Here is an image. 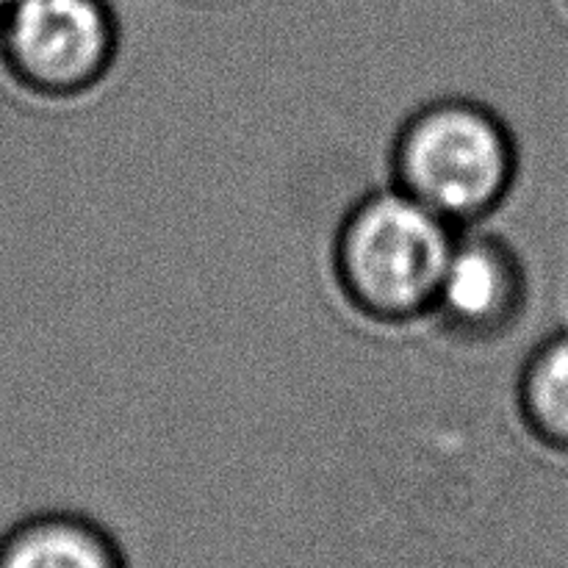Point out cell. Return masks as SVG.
I'll return each mask as SVG.
<instances>
[{
    "instance_id": "7",
    "label": "cell",
    "mask_w": 568,
    "mask_h": 568,
    "mask_svg": "<svg viewBox=\"0 0 568 568\" xmlns=\"http://www.w3.org/2000/svg\"><path fill=\"white\" fill-rule=\"evenodd\" d=\"M11 3H17V0H0V14H3V11H6V9H9V6H11Z\"/></svg>"
},
{
    "instance_id": "3",
    "label": "cell",
    "mask_w": 568,
    "mask_h": 568,
    "mask_svg": "<svg viewBox=\"0 0 568 568\" xmlns=\"http://www.w3.org/2000/svg\"><path fill=\"white\" fill-rule=\"evenodd\" d=\"M120 53L109 0H17L0 14V55L39 103H70L105 81Z\"/></svg>"
},
{
    "instance_id": "5",
    "label": "cell",
    "mask_w": 568,
    "mask_h": 568,
    "mask_svg": "<svg viewBox=\"0 0 568 568\" xmlns=\"http://www.w3.org/2000/svg\"><path fill=\"white\" fill-rule=\"evenodd\" d=\"M0 568H128L116 538L72 510H33L0 530Z\"/></svg>"
},
{
    "instance_id": "1",
    "label": "cell",
    "mask_w": 568,
    "mask_h": 568,
    "mask_svg": "<svg viewBox=\"0 0 568 568\" xmlns=\"http://www.w3.org/2000/svg\"><path fill=\"white\" fill-rule=\"evenodd\" d=\"M519 144L508 122L469 98H442L416 109L392 144V183L425 209L466 231L514 192Z\"/></svg>"
},
{
    "instance_id": "8",
    "label": "cell",
    "mask_w": 568,
    "mask_h": 568,
    "mask_svg": "<svg viewBox=\"0 0 568 568\" xmlns=\"http://www.w3.org/2000/svg\"><path fill=\"white\" fill-rule=\"evenodd\" d=\"M566 3H568V0H566Z\"/></svg>"
},
{
    "instance_id": "4",
    "label": "cell",
    "mask_w": 568,
    "mask_h": 568,
    "mask_svg": "<svg viewBox=\"0 0 568 568\" xmlns=\"http://www.w3.org/2000/svg\"><path fill=\"white\" fill-rule=\"evenodd\" d=\"M527 297L530 283L514 244L466 227L449 250L427 320L455 342H497L519 325Z\"/></svg>"
},
{
    "instance_id": "6",
    "label": "cell",
    "mask_w": 568,
    "mask_h": 568,
    "mask_svg": "<svg viewBox=\"0 0 568 568\" xmlns=\"http://www.w3.org/2000/svg\"><path fill=\"white\" fill-rule=\"evenodd\" d=\"M516 408L541 447L568 455V327L530 349L516 381Z\"/></svg>"
},
{
    "instance_id": "2",
    "label": "cell",
    "mask_w": 568,
    "mask_h": 568,
    "mask_svg": "<svg viewBox=\"0 0 568 568\" xmlns=\"http://www.w3.org/2000/svg\"><path fill=\"white\" fill-rule=\"evenodd\" d=\"M455 239L458 227L392 183L349 205L333 239V275L366 320H427Z\"/></svg>"
}]
</instances>
